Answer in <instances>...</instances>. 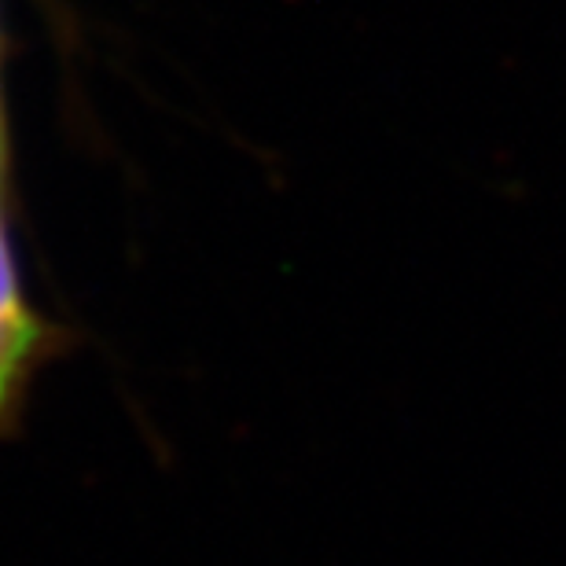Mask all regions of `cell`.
<instances>
[{
  "label": "cell",
  "instance_id": "obj_1",
  "mask_svg": "<svg viewBox=\"0 0 566 566\" xmlns=\"http://www.w3.org/2000/svg\"><path fill=\"white\" fill-rule=\"evenodd\" d=\"M41 349V324L22 298L8 235L0 229V427L15 416L22 390L33 376Z\"/></svg>",
  "mask_w": 566,
  "mask_h": 566
},
{
  "label": "cell",
  "instance_id": "obj_2",
  "mask_svg": "<svg viewBox=\"0 0 566 566\" xmlns=\"http://www.w3.org/2000/svg\"><path fill=\"white\" fill-rule=\"evenodd\" d=\"M0 177H4V122H0Z\"/></svg>",
  "mask_w": 566,
  "mask_h": 566
}]
</instances>
